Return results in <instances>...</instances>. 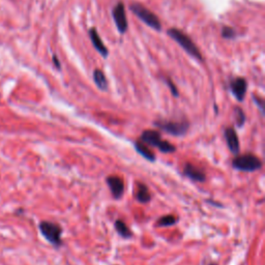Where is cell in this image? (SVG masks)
I'll return each mask as SVG.
<instances>
[{
	"mask_svg": "<svg viewBox=\"0 0 265 265\" xmlns=\"http://www.w3.org/2000/svg\"><path fill=\"white\" fill-rule=\"evenodd\" d=\"M140 141L146 145L159 148V150L163 153H171L176 150V147L173 144L163 140L161 134L154 130L144 131L140 136Z\"/></svg>",
	"mask_w": 265,
	"mask_h": 265,
	"instance_id": "cell-1",
	"label": "cell"
},
{
	"mask_svg": "<svg viewBox=\"0 0 265 265\" xmlns=\"http://www.w3.org/2000/svg\"><path fill=\"white\" fill-rule=\"evenodd\" d=\"M167 33H168V35L172 38V40L177 43L186 53L195 57L196 59L202 60V55L200 53L199 48L191 40L190 36H188L184 32L178 30V29L176 28L169 29Z\"/></svg>",
	"mask_w": 265,
	"mask_h": 265,
	"instance_id": "cell-2",
	"label": "cell"
},
{
	"mask_svg": "<svg viewBox=\"0 0 265 265\" xmlns=\"http://www.w3.org/2000/svg\"><path fill=\"white\" fill-rule=\"evenodd\" d=\"M233 168L241 172H255L262 168L261 160L253 153L237 154L232 161Z\"/></svg>",
	"mask_w": 265,
	"mask_h": 265,
	"instance_id": "cell-3",
	"label": "cell"
},
{
	"mask_svg": "<svg viewBox=\"0 0 265 265\" xmlns=\"http://www.w3.org/2000/svg\"><path fill=\"white\" fill-rule=\"evenodd\" d=\"M131 11L138 17L141 21H143L147 26L154 29L156 31L162 30V24L158 16L154 15L148 8H146L144 5L133 2L130 4Z\"/></svg>",
	"mask_w": 265,
	"mask_h": 265,
	"instance_id": "cell-4",
	"label": "cell"
},
{
	"mask_svg": "<svg viewBox=\"0 0 265 265\" xmlns=\"http://www.w3.org/2000/svg\"><path fill=\"white\" fill-rule=\"evenodd\" d=\"M40 231L45 239L54 245L55 248H59L62 244V229L59 225L43 221L40 223Z\"/></svg>",
	"mask_w": 265,
	"mask_h": 265,
	"instance_id": "cell-5",
	"label": "cell"
},
{
	"mask_svg": "<svg viewBox=\"0 0 265 265\" xmlns=\"http://www.w3.org/2000/svg\"><path fill=\"white\" fill-rule=\"evenodd\" d=\"M154 125L162 131L168 133L175 137H182L189 131L190 123L188 121H169V120H158Z\"/></svg>",
	"mask_w": 265,
	"mask_h": 265,
	"instance_id": "cell-6",
	"label": "cell"
},
{
	"mask_svg": "<svg viewBox=\"0 0 265 265\" xmlns=\"http://www.w3.org/2000/svg\"><path fill=\"white\" fill-rule=\"evenodd\" d=\"M112 16L117 30H118L121 34L125 33L127 30V19L125 15V8L122 2H118L113 7Z\"/></svg>",
	"mask_w": 265,
	"mask_h": 265,
	"instance_id": "cell-7",
	"label": "cell"
},
{
	"mask_svg": "<svg viewBox=\"0 0 265 265\" xmlns=\"http://www.w3.org/2000/svg\"><path fill=\"white\" fill-rule=\"evenodd\" d=\"M248 89V83L244 78H235L230 82V90L238 102H242Z\"/></svg>",
	"mask_w": 265,
	"mask_h": 265,
	"instance_id": "cell-8",
	"label": "cell"
},
{
	"mask_svg": "<svg viewBox=\"0 0 265 265\" xmlns=\"http://www.w3.org/2000/svg\"><path fill=\"white\" fill-rule=\"evenodd\" d=\"M106 182L115 199H120L124 193V183L119 176L110 175L106 178Z\"/></svg>",
	"mask_w": 265,
	"mask_h": 265,
	"instance_id": "cell-9",
	"label": "cell"
},
{
	"mask_svg": "<svg viewBox=\"0 0 265 265\" xmlns=\"http://www.w3.org/2000/svg\"><path fill=\"white\" fill-rule=\"evenodd\" d=\"M224 135H225V139H226V142H227V145L229 147L230 151L234 155L239 154L240 144H239V139H238L237 133L235 132V130L233 129V127L230 126V127H227V129L225 130Z\"/></svg>",
	"mask_w": 265,
	"mask_h": 265,
	"instance_id": "cell-10",
	"label": "cell"
},
{
	"mask_svg": "<svg viewBox=\"0 0 265 265\" xmlns=\"http://www.w3.org/2000/svg\"><path fill=\"white\" fill-rule=\"evenodd\" d=\"M183 175L193 181H197V182L206 181V174L201 169H199L198 167L194 166L191 163L185 164L183 168Z\"/></svg>",
	"mask_w": 265,
	"mask_h": 265,
	"instance_id": "cell-11",
	"label": "cell"
},
{
	"mask_svg": "<svg viewBox=\"0 0 265 265\" xmlns=\"http://www.w3.org/2000/svg\"><path fill=\"white\" fill-rule=\"evenodd\" d=\"M88 34H89L90 41L92 42L93 47L96 49V51L99 52L104 58H107L108 55H109V51H108L107 47L104 45L102 38L100 37L99 33H97L95 28H90L89 31H88Z\"/></svg>",
	"mask_w": 265,
	"mask_h": 265,
	"instance_id": "cell-12",
	"label": "cell"
},
{
	"mask_svg": "<svg viewBox=\"0 0 265 265\" xmlns=\"http://www.w3.org/2000/svg\"><path fill=\"white\" fill-rule=\"evenodd\" d=\"M135 149L137 150L140 155H142L143 158L147 161H149L153 163L155 161V154L149 149V147H147L146 144H144L141 141H137L135 142Z\"/></svg>",
	"mask_w": 265,
	"mask_h": 265,
	"instance_id": "cell-13",
	"label": "cell"
},
{
	"mask_svg": "<svg viewBox=\"0 0 265 265\" xmlns=\"http://www.w3.org/2000/svg\"><path fill=\"white\" fill-rule=\"evenodd\" d=\"M136 198L138 200V202L142 204L148 203L151 200V195L148 190V188L144 183H139L138 184V190H137Z\"/></svg>",
	"mask_w": 265,
	"mask_h": 265,
	"instance_id": "cell-14",
	"label": "cell"
},
{
	"mask_svg": "<svg viewBox=\"0 0 265 265\" xmlns=\"http://www.w3.org/2000/svg\"><path fill=\"white\" fill-rule=\"evenodd\" d=\"M114 227H115L116 232L118 233L122 238L129 239V238H132L133 237V232L130 230L129 227H127V225L123 221L117 220L114 223Z\"/></svg>",
	"mask_w": 265,
	"mask_h": 265,
	"instance_id": "cell-15",
	"label": "cell"
},
{
	"mask_svg": "<svg viewBox=\"0 0 265 265\" xmlns=\"http://www.w3.org/2000/svg\"><path fill=\"white\" fill-rule=\"evenodd\" d=\"M93 80H94V83L96 84L99 89H101L103 91H106L108 89V81H107V78H106L105 74L103 73V71L95 70L93 72Z\"/></svg>",
	"mask_w": 265,
	"mask_h": 265,
	"instance_id": "cell-16",
	"label": "cell"
},
{
	"mask_svg": "<svg viewBox=\"0 0 265 265\" xmlns=\"http://www.w3.org/2000/svg\"><path fill=\"white\" fill-rule=\"evenodd\" d=\"M177 222H178V219L174 217L173 214H167L158 220V222H156V226H158V227H170V226L175 225Z\"/></svg>",
	"mask_w": 265,
	"mask_h": 265,
	"instance_id": "cell-17",
	"label": "cell"
},
{
	"mask_svg": "<svg viewBox=\"0 0 265 265\" xmlns=\"http://www.w3.org/2000/svg\"><path fill=\"white\" fill-rule=\"evenodd\" d=\"M235 118H236V124L238 127L243 126L244 122H245V115L242 111V109H240L239 107L235 108Z\"/></svg>",
	"mask_w": 265,
	"mask_h": 265,
	"instance_id": "cell-18",
	"label": "cell"
},
{
	"mask_svg": "<svg viewBox=\"0 0 265 265\" xmlns=\"http://www.w3.org/2000/svg\"><path fill=\"white\" fill-rule=\"evenodd\" d=\"M222 36L227 38V40H231V38L235 37V31L231 27L228 26H224L222 29Z\"/></svg>",
	"mask_w": 265,
	"mask_h": 265,
	"instance_id": "cell-19",
	"label": "cell"
},
{
	"mask_svg": "<svg viewBox=\"0 0 265 265\" xmlns=\"http://www.w3.org/2000/svg\"><path fill=\"white\" fill-rule=\"evenodd\" d=\"M166 81H167V84H168V86L170 87V90H171V92H172L173 96L177 97V96L179 95V92H178V89H177V88H176L175 84H174V83H173L171 80H169V79H167Z\"/></svg>",
	"mask_w": 265,
	"mask_h": 265,
	"instance_id": "cell-20",
	"label": "cell"
},
{
	"mask_svg": "<svg viewBox=\"0 0 265 265\" xmlns=\"http://www.w3.org/2000/svg\"><path fill=\"white\" fill-rule=\"evenodd\" d=\"M253 99H254V102L256 103V105L259 107V109L260 111L262 112V114L264 113V101L262 99H259V97L256 95H253Z\"/></svg>",
	"mask_w": 265,
	"mask_h": 265,
	"instance_id": "cell-21",
	"label": "cell"
},
{
	"mask_svg": "<svg viewBox=\"0 0 265 265\" xmlns=\"http://www.w3.org/2000/svg\"><path fill=\"white\" fill-rule=\"evenodd\" d=\"M53 62L55 63V66H56V68H58V70H60V62H59V60H58V58H57V56H53Z\"/></svg>",
	"mask_w": 265,
	"mask_h": 265,
	"instance_id": "cell-22",
	"label": "cell"
},
{
	"mask_svg": "<svg viewBox=\"0 0 265 265\" xmlns=\"http://www.w3.org/2000/svg\"><path fill=\"white\" fill-rule=\"evenodd\" d=\"M209 265H218V264L217 263H210Z\"/></svg>",
	"mask_w": 265,
	"mask_h": 265,
	"instance_id": "cell-23",
	"label": "cell"
}]
</instances>
